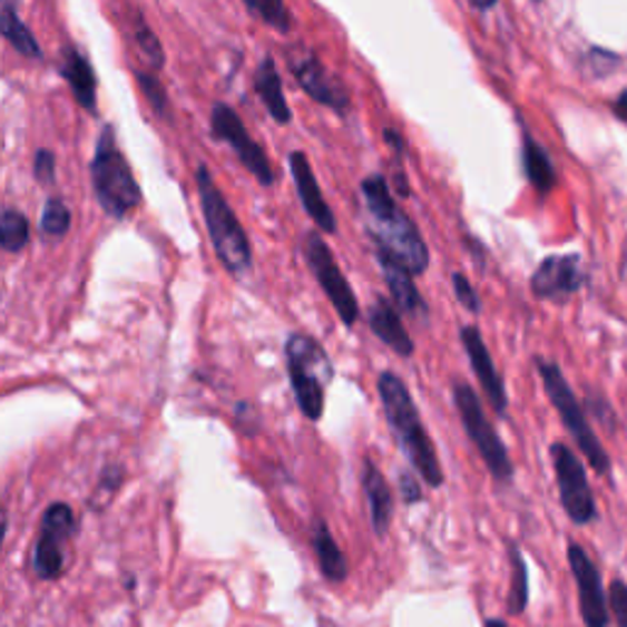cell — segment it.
<instances>
[{"instance_id": "24", "label": "cell", "mask_w": 627, "mask_h": 627, "mask_svg": "<svg viewBox=\"0 0 627 627\" xmlns=\"http://www.w3.org/2000/svg\"><path fill=\"white\" fill-rule=\"evenodd\" d=\"M508 557H510V594H508V613L510 616H522L530 604V569L522 557L520 547L508 542Z\"/></svg>"}, {"instance_id": "2", "label": "cell", "mask_w": 627, "mask_h": 627, "mask_svg": "<svg viewBox=\"0 0 627 627\" xmlns=\"http://www.w3.org/2000/svg\"><path fill=\"white\" fill-rule=\"evenodd\" d=\"M378 392L380 400H383L390 432L395 434L400 449L408 453L410 463L429 486L441 488V483H444V469H441L432 437L427 434L420 410H417L408 385L402 383L400 375L385 371L378 378Z\"/></svg>"}, {"instance_id": "20", "label": "cell", "mask_w": 627, "mask_h": 627, "mask_svg": "<svg viewBox=\"0 0 627 627\" xmlns=\"http://www.w3.org/2000/svg\"><path fill=\"white\" fill-rule=\"evenodd\" d=\"M59 71L61 77L67 79L69 89L74 98L79 101V106L89 110V114H96V74L94 67L89 65V59H86L79 49L67 47L65 57H61Z\"/></svg>"}, {"instance_id": "28", "label": "cell", "mask_w": 627, "mask_h": 627, "mask_svg": "<svg viewBox=\"0 0 627 627\" xmlns=\"http://www.w3.org/2000/svg\"><path fill=\"white\" fill-rule=\"evenodd\" d=\"M243 3L253 16H261L270 28H275L277 32H290L292 18L285 0H243Z\"/></svg>"}, {"instance_id": "26", "label": "cell", "mask_w": 627, "mask_h": 627, "mask_svg": "<svg viewBox=\"0 0 627 627\" xmlns=\"http://www.w3.org/2000/svg\"><path fill=\"white\" fill-rule=\"evenodd\" d=\"M30 243V224L18 208H6L0 216V245L6 253H20Z\"/></svg>"}, {"instance_id": "36", "label": "cell", "mask_w": 627, "mask_h": 627, "mask_svg": "<svg viewBox=\"0 0 627 627\" xmlns=\"http://www.w3.org/2000/svg\"><path fill=\"white\" fill-rule=\"evenodd\" d=\"M469 3L473 6V8H478V10H488V8H493L498 0H469Z\"/></svg>"}, {"instance_id": "1", "label": "cell", "mask_w": 627, "mask_h": 627, "mask_svg": "<svg viewBox=\"0 0 627 627\" xmlns=\"http://www.w3.org/2000/svg\"><path fill=\"white\" fill-rule=\"evenodd\" d=\"M363 199L371 218V236L378 251L390 253L395 261L414 275L427 273L429 248L414 221L402 212L390 192V184L383 175H373L363 182Z\"/></svg>"}, {"instance_id": "27", "label": "cell", "mask_w": 627, "mask_h": 627, "mask_svg": "<svg viewBox=\"0 0 627 627\" xmlns=\"http://www.w3.org/2000/svg\"><path fill=\"white\" fill-rule=\"evenodd\" d=\"M71 228V212L69 206L52 196V199H47L45 208H42V218H40V231L42 236L49 241H57V238H65Z\"/></svg>"}, {"instance_id": "18", "label": "cell", "mask_w": 627, "mask_h": 627, "mask_svg": "<svg viewBox=\"0 0 627 627\" xmlns=\"http://www.w3.org/2000/svg\"><path fill=\"white\" fill-rule=\"evenodd\" d=\"M368 324H371L373 334L383 341L388 349L395 351L400 359H412L414 341L410 331L402 324L398 304H392L385 297H378L371 306V312H368Z\"/></svg>"}, {"instance_id": "8", "label": "cell", "mask_w": 627, "mask_h": 627, "mask_svg": "<svg viewBox=\"0 0 627 627\" xmlns=\"http://www.w3.org/2000/svg\"><path fill=\"white\" fill-rule=\"evenodd\" d=\"M551 466H555L559 500L564 512L569 515L574 525H591L598 520V506L594 498L591 483H588L586 466L576 457V451L569 449L564 441H555L549 447Z\"/></svg>"}, {"instance_id": "31", "label": "cell", "mask_w": 627, "mask_h": 627, "mask_svg": "<svg viewBox=\"0 0 627 627\" xmlns=\"http://www.w3.org/2000/svg\"><path fill=\"white\" fill-rule=\"evenodd\" d=\"M135 79H138L140 91L147 98V104L153 106L155 114L169 118V101H167V91H165L163 81H159L155 74H147V71H138L135 74Z\"/></svg>"}, {"instance_id": "6", "label": "cell", "mask_w": 627, "mask_h": 627, "mask_svg": "<svg viewBox=\"0 0 627 627\" xmlns=\"http://www.w3.org/2000/svg\"><path fill=\"white\" fill-rule=\"evenodd\" d=\"M285 355L292 392L300 410L310 422H319L326 404V385L334 380V365H331L326 351L304 334H292L287 339Z\"/></svg>"}, {"instance_id": "22", "label": "cell", "mask_w": 627, "mask_h": 627, "mask_svg": "<svg viewBox=\"0 0 627 627\" xmlns=\"http://www.w3.org/2000/svg\"><path fill=\"white\" fill-rule=\"evenodd\" d=\"M312 547L316 551V559H319V569L326 576L329 581H346L349 576V561L343 557L341 547L336 545L334 535L329 532L326 522L316 520L314 522V530H312Z\"/></svg>"}, {"instance_id": "29", "label": "cell", "mask_w": 627, "mask_h": 627, "mask_svg": "<svg viewBox=\"0 0 627 627\" xmlns=\"http://www.w3.org/2000/svg\"><path fill=\"white\" fill-rule=\"evenodd\" d=\"M133 22H135V45H138L140 55L145 57V61L153 69H163V65H165V49H163V45H159L157 35L150 28H147V22L143 20L140 12H138V16H135Z\"/></svg>"}, {"instance_id": "11", "label": "cell", "mask_w": 627, "mask_h": 627, "mask_svg": "<svg viewBox=\"0 0 627 627\" xmlns=\"http://www.w3.org/2000/svg\"><path fill=\"white\" fill-rule=\"evenodd\" d=\"M212 133L214 138L226 143L236 157L241 159V165L251 172V175L263 184V187H273L275 184V169L270 165V159L265 150L257 145L251 133L245 130L241 116L233 110L228 104H214L212 108Z\"/></svg>"}, {"instance_id": "16", "label": "cell", "mask_w": 627, "mask_h": 627, "mask_svg": "<svg viewBox=\"0 0 627 627\" xmlns=\"http://www.w3.org/2000/svg\"><path fill=\"white\" fill-rule=\"evenodd\" d=\"M290 169H292L294 187H297L300 202L304 206L306 216L314 221L319 231L336 233L339 231L336 216H334V212H331V206L324 199V192H322V187H319V182L314 177V169L310 165V159H306V155L300 153V150L290 153Z\"/></svg>"}, {"instance_id": "35", "label": "cell", "mask_w": 627, "mask_h": 627, "mask_svg": "<svg viewBox=\"0 0 627 627\" xmlns=\"http://www.w3.org/2000/svg\"><path fill=\"white\" fill-rule=\"evenodd\" d=\"M400 493H402V500L408 502V506H417V502L422 500L420 481H417V478L410 476V473H400Z\"/></svg>"}, {"instance_id": "12", "label": "cell", "mask_w": 627, "mask_h": 627, "mask_svg": "<svg viewBox=\"0 0 627 627\" xmlns=\"http://www.w3.org/2000/svg\"><path fill=\"white\" fill-rule=\"evenodd\" d=\"M285 55H287L290 71L297 77L306 96H312L316 104L339 110V114L349 110V106H351L349 89L336 77H331L326 67L322 65V59L300 45L287 47Z\"/></svg>"}, {"instance_id": "38", "label": "cell", "mask_w": 627, "mask_h": 627, "mask_svg": "<svg viewBox=\"0 0 627 627\" xmlns=\"http://www.w3.org/2000/svg\"><path fill=\"white\" fill-rule=\"evenodd\" d=\"M486 627H508V623L500 620V618H488V620H486Z\"/></svg>"}, {"instance_id": "21", "label": "cell", "mask_w": 627, "mask_h": 627, "mask_svg": "<svg viewBox=\"0 0 627 627\" xmlns=\"http://www.w3.org/2000/svg\"><path fill=\"white\" fill-rule=\"evenodd\" d=\"M253 84H255L257 96H261V101L267 108L270 118H275L280 126H287V123L292 120V110L285 98V89H282V79L275 67V59L270 55L261 61V65H257Z\"/></svg>"}, {"instance_id": "7", "label": "cell", "mask_w": 627, "mask_h": 627, "mask_svg": "<svg viewBox=\"0 0 627 627\" xmlns=\"http://www.w3.org/2000/svg\"><path fill=\"white\" fill-rule=\"evenodd\" d=\"M451 392H453V404H457L466 434H469L473 447L478 449V453H481V459L488 466L490 476H493L496 481L502 486L512 483L515 466L510 461V453H508L506 444H502L498 429L486 417L483 402L478 400L476 390L469 383H461V380H457Z\"/></svg>"}, {"instance_id": "19", "label": "cell", "mask_w": 627, "mask_h": 627, "mask_svg": "<svg viewBox=\"0 0 627 627\" xmlns=\"http://www.w3.org/2000/svg\"><path fill=\"white\" fill-rule=\"evenodd\" d=\"M363 490L368 498V508H371L373 530L378 537H385L390 530L395 506H392V490L385 481V476L380 473V469L371 459L363 463Z\"/></svg>"}, {"instance_id": "5", "label": "cell", "mask_w": 627, "mask_h": 627, "mask_svg": "<svg viewBox=\"0 0 627 627\" xmlns=\"http://www.w3.org/2000/svg\"><path fill=\"white\" fill-rule=\"evenodd\" d=\"M91 184L98 204L114 218H126L140 204L143 192L135 182L126 155L118 150L114 126H104L91 159Z\"/></svg>"}, {"instance_id": "4", "label": "cell", "mask_w": 627, "mask_h": 627, "mask_svg": "<svg viewBox=\"0 0 627 627\" xmlns=\"http://www.w3.org/2000/svg\"><path fill=\"white\" fill-rule=\"evenodd\" d=\"M537 363V373L542 378L545 383V392L549 402L555 404L557 414L561 417L564 429H567L569 437L576 441V447H579L581 457L588 461V466L604 478H613V461H610V453L606 451V447L600 444L598 434L594 432L591 422H588V412L581 404V400L576 398V392L571 390L567 375H564L561 368L555 361H547V359H535Z\"/></svg>"}, {"instance_id": "14", "label": "cell", "mask_w": 627, "mask_h": 627, "mask_svg": "<svg viewBox=\"0 0 627 627\" xmlns=\"http://www.w3.org/2000/svg\"><path fill=\"white\" fill-rule=\"evenodd\" d=\"M586 285V270L581 255H549L530 280L532 294L545 302H567Z\"/></svg>"}, {"instance_id": "3", "label": "cell", "mask_w": 627, "mask_h": 627, "mask_svg": "<svg viewBox=\"0 0 627 627\" xmlns=\"http://www.w3.org/2000/svg\"><path fill=\"white\" fill-rule=\"evenodd\" d=\"M196 192H199L208 238H212L221 265L233 275L245 273L253 265L251 241L206 165L196 167Z\"/></svg>"}, {"instance_id": "13", "label": "cell", "mask_w": 627, "mask_h": 627, "mask_svg": "<svg viewBox=\"0 0 627 627\" xmlns=\"http://www.w3.org/2000/svg\"><path fill=\"white\" fill-rule=\"evenodd\" d=\"M569 569L576 581V591H579V610L586 627H608L610 625V600L600 581V569L596 561L588 557V551L579 545L571 542L567 549Z\"/></svg>"}, {"instance_id": "25", "label": "cell", "mask_w": 627, "mask_h": 627, "mask_svg": "<svg viewBox=\"0 0 627 627\" xmlns=\"http://www.w3.org/2000/svg\"><path fill=\"white\" fill-rule=\"evenodd\" d=\"M0 28H3V37L12 45V49H16L18 55L28 57V59H35V61H42V57H45L42 47L37 45L35 35L30 32L28 25L20 20V16L16 12V6H12V3L3 6V16H0Z\"/></svg>"}, {"instance_id": "23", "label": "cell", "mask_w": 627, "mask_h": 627, "mask_svg": "<svg viewBox=\"0 0 627 627\" xmlns=\"http://www.w3.org/2000/svg\"><path fill=\"white\" fill-rule=\"evenodd\" d=\"M522 163H525L527 179L532 182V187L539 194H547L555 189L557 169H555V165H551L545 147L535 143L530 135H525V140H522Z\"/></svg>"}, {"instance_id": "15", "label": "cell", "mask_w": 627, "mask_h": 627, "mask_svg": "<svg viewBox=\"0 0 627 627\" xmlns=\"http://www.w3.org/2000/svg\"><path fill=\"white\" fill-rule=\"evenodd\" d=\"M461 343H463L466 355H469L478 383H481V388H483V395L490 402V408H493L500 417H506L508 414V390L493 363V355H490V351L486 346L481 331H478L476 326H463Z\"/></svg>"}, {"instance_id": "32", "label": "cell", "mask_w": 627, "mask_h": 627, "mask_svg": "<svg viewBox=\"0 0 627 627\" xmlns=\"http://www.w3.org/2000/svg\"><path fill=\"white\" fill-rule=\"evenodd\" d=\"M451 282H453V294H457V300H459L463 310L471 312V314L481 312V297H478V292L469 282V277H466L463 273H453Z\"/></svg>"}, {"instance_id": "34", "label": "cell", "mask_w": 627, "mask_h": 627, "mask_svg": "<svg viewBox=\"0 0 627 627\" xmlns=\"http://www.w3.org/2000/svg\"><path fill=\"white\" fill-rule=\"evenodd\" d=\"M35 179L42 182V184H52L55 175H57V159L52 150H37L35 155Z\"/></svg>"}, {"instance_id": "9", "label": "cell", "mask_w": 627, "mask_h": 627, "mask_svg": "<svg viewBox=\"0 0 627 627\" xmlns=\"http://www.w3.org/2000/svg\"><path fill=\"white\" fill-rule=\"evenodd\" d=\"M77 530V518H74V510L67 502H55L45 510L32 551V569L37 579L57 581L65 574V549Z\"/></svg>"}, {"instance_id": "10", "label": "cell", "mask_w": 627, "mask_h": 627, "mask_svg": "<svg viewBox=\"0 0 627 627\" xmlns=\"http://www.w3.org/2000/svg\"><path fill=\"white\" fill-rule=\"evenodd\" d=\"M304 257H306V263H310V270L316 277L319 287L324 290L326 300L336 310L341 322L346 326H353L361 316L359 300H355V292L351 290L346 275L341 273L336 257L329 251L326 241L314 231L304 236Z\"/></svg>"}, {"instance_id": "30", "label": "cell", "mask_w": 627, "mask_h": 627, "mask_svg": "<svg viewBox=\"0 0 627 627\" xmlns=\"http://www.w3.org/2000/svg\"><path fill=\"white\" fill-rule=\"evenodd\" d=\"M123 478H126V471H123V466L118 463H108L106 469L98 476V486H96V493L91 498V508L94 510H104L110 498L118 493V488L123 486Z\"/></svg>"}, {"instance_id": "37", "label": "cell", "mask_w": 627, "mask_h": 627, "mask_svg": "<svg viewBox=\"0 0 627 627\" xmlns=\"http://www.w3.org/2000/svg\"><path fill=\"white\" fill-rule=\"evenodd\" d=\"M618 108H620V114H625V116H627V91H623V94H620V98H618Z\"/></svg>"}, {"instance_id": "33", "label": "cell", "mask_w": 627, "mask_h": 627, "mask_svg": "<svg viewBox=\"0 0 627 627\" xmlns=\"http://www.w3.org/2000/svg\"><path fill=\"white\" fill-rule=\"evenodd\" d=\"M608 600H610V616L616 618V625L627 627V584L623 579H616L610 584Z\"/></svg>"}, {"instance_id": "17", "label": "cell", "mask_w": 627, "mask_h": 627, "mask_svg": "<svg viewBox=\"0 0 627 627\" xmlns=\"http://www.w3.org/2000/svg\"><path fill=\"white\" fill-rule=\"evenodd\" d=\"M375 257L380 263V270H383V277L390 287L392 302L398 304V310L404 314L427 319L429 310H427L420 290H417V285H414V273H410L408 267H404L400 261H395V257L385 251L375 248Z\"/></svg>"}]
</instances>
